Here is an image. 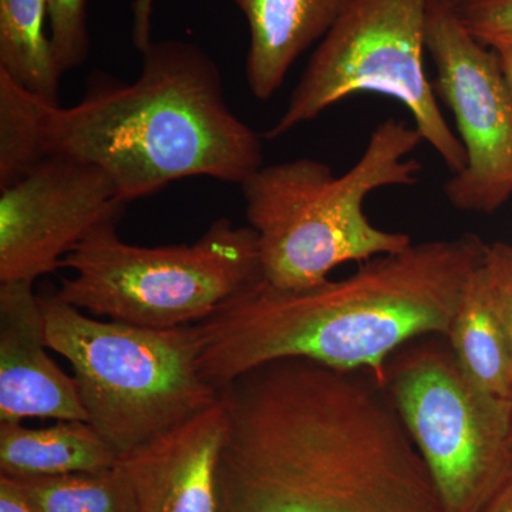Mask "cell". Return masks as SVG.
Here are the masks:
<instances>
[{"label":"cell","instance_id":"obj_1","mask_svg":"<svg viewBox=\"0 0 512 512\" xmlns=\"http://www.w3.org/2000/svg\"><path fill=\"white\" fill-rule=\"evenodd\" d=\"M218 392L228 414L220 512H444L412 437L366 370L275 360Z\"/></svg>","mask_w":512,"mask_h":512},{"label":"cell","instance_id":"obj_2","mask_svg":"<svg viewBox=\"0 0 512 512\" xmlns=\"http://www.w3.org/2000/svg\"><path fill=\"white\" fill-rule=\"evenodd\" d=\"M488 245L480 237L412 244L363 262L342 281L288 291L258 279L197 323L200 369L215 389L282 359L356 372L384 387L390 357L421 336H446Z\"/></svg>","mask_w":512,"mask_h":512},{"label":"cell","instance_id":"obj_3","mask_svg":"<svg viewBox=\"0 0 512 512\" xmlns=\"http://www.w3.org/2000/svg\"><path fill=\"white\" fill-rule=\"evenodd\" d=\"M130 84H96L74 106L42 101L47 157L96 165L124 204L191 177L241 185L264 165L261 136L229 107L218 64L195 43L144 50Z\"/></svg>","mask_w":512,"mask_h":512},{"label":"cell","instance_id":"obj_4","mask_svg":"<svg viewBox=\"0 0 512 512\" xmlns=\"http://www.w3.org/2000/svg\"><path fill=\"white\" fill-rule=\"evenodd\" d=\"M421 143L416 127L389 119L339 177L312 158L262 165L241 184L248 225L258 235L262 279L299 291L329 281L330 272L346 262L409 248L410 235L375 227L363 207L380 188L419 183L423 167L409 156Z\"/></svg>","mask_w":512,"mask_h":512},{"label":"cell","instance_id":"obj_5","mask_svg":"<svg viewBox=\"0 0 512 512\" xmlns=\"http://www.w3.org/2000/svg\"><path fill=\"white\" fill-rule=\"evenodd\" d=\"M39 303L47 346L72 366L87 423L119 460L220 399L202 376L195 325L150 329L93 319L56 292L39 295Z\"/></svg>","mask_w":512,"mask_h":512},{"label":"cell","instance_id":"obj_6","mask_svg":"<svg viewBox=\"0 0 512 512\" xmlns=\"http://www.w3.org/2000/svg\"><path fill=\"white\" fill-rule=\"evenodd\" d=\"M109 221L62 261L56 295L80 311L150 329L197 325L262 278L258 235L220 218L194 244L138 247Z\"/></svg>","mask_w":512,"mask_h":512},{"label":"cell","instance_id":"obj_7","mask_svg":"<svg viewBox=\"0 0 512 512\" xmlns=\"http://www.w3.org/2000/svg\"><path fill=\"white\" fill-rule=\"evenodd\" d=\"M424 338L390 357L384 390L444 512H478L512 471V400L478 387L448 343Z\"/></svg>","mask_w":512,"mask_h":512},{"label":"cell","instance_id":"obj_8","mask_svg":"<svg viewBox=\"0 0 512 512\" xmlns=\"http://www.w3.org/2000/svg\"><path fill=\"white\" fill-rule=\"evenodd\" d=\"M429 0H353L306 64L268 138L315 120L346 97L373 93L399 101L423 141L457 174L466 150L441 113L424 72Z\"/></svg>","mask_w":512,"mask_h":512},{"label":"cell","instance_id":"obj_9","mask_svg":"<svg viewBox=\"0 0 512 512\" xmlns=\"http://www.w3.org/2000/svg\"><path fill=\"white\" fill-rule=\"evenodd\" d=\"M426 52L434 93L453 113L467 157L444 195L458 211L494 214L512 197V93L498 57L460 25L447 0H429Z\"/></svg>","mask_w":512,"mask_h":512},{"label":"cell","instance_id":"obj_10","mask_svg":"<svg viewBox=\"0 0 512 512\" xmlns=\"http://www.w3.org/2000/svg\"><path fill=\"white\" fill-rule=\"evenodd\" d=\"M126 205L96 165L47 157L0 188V284L53 274L90 232L119 221Z\"/></svg>","mask_w":512,"mask_h":512},{"label":"cell","instance_id":"obj_11","mask_svg":"<svg viewBox=\"0 0 512 512\" xmlns=\"http://www.w3.org/2000/svg\"><path fill=\"white\" fill-rule=\"evenodd\" d=\"M228 433L222 399L120 458L136 512H220V464Z\"/></svg>","mask_w":512,"mask_h":512},{"label":"cell","instance_id":"obj_12","mask_svg":"<svg viewBox=\"0 0 512 512\" xmlns=\"http://www.w3.org/2000/svg\"><path fill=\"white\" fill-rule=\"evenodd\" d=\"M47 349L45 318L33 284H0V421H87L79 383Z\"/></svg>","mask_w":512,"mask_h":512},{"label":"cell","instance_id":"obj_13","mask_svg":"<svg viewBox=\"0 0 512 512\" xmlns=\"http://www.w3.org/2000/svg\"><path fill=\"white\" fill-rule=\"evenodd\" d=\"M247 19L245 79L255 99H272L302 53L323 39L353 0H232Z\"/></svg>","mask_w":512,"mask_h":512},{"label":"cell","instance_id":"obj_14","mask_svg":"<svg viewBox=\"0 0 512 512\" xmlns=\"http://www.w3.org/2000/svg\"><path fill=\"white\" fill-rule=\"evenodd\" d=\"M119 457L87 421H56L28 429L22 421H0V476L55 477L111 470Z\"/></svg>","mask_w":512,"mask_h":512},{"label":"cell","instance_id":"obj_15","mask_svg":"<svg viewBox=\"0 0 512 512\" xmlns=\"http://www.w3.org/2000/svg\"><path fill=\"white\" fill-rule=\"evenodd\" d=\"M444 338L458 365L478 387L512 399L510 343L495 309L484 261L468 281Z\"/></svg>","mask_w":512,"mask_h":512},{"label":"cell","instance_id":"obj_16","mask_svg":"<svg viewBox=\"0 0 512 512\" xmlns=\"http://www.w3.org/2000/svg\"><path fill=\"white\" fill-rule=\"evenodd\" d=\"M47 0H0V70L49 103L59 104L62 70L45 23Z\"/></svg>","mask_w":512,"mask_h":512},{"label":"cell","instance_id":"obj_17","mask_svg":"<svg viewBox=\"0 0 512 512\" xmlns=\"http://www.w3.org/2000/svg\"><path fill=\"white\" fill-rule=\"evenodd\" d=\"M35 512H136L123 468L55 477L10 478Z\"/></svg>","mask_w":512,"mask_h":512},{"label":"cell","instance_id":"obj_18","mask_svg":"<svg viewBox=\"0 0 512 512\" xmlns=\"http://www.w3.org/2000/svg\"><path fill=\"white\" fill-rule=\"evenodd\" d=\"M42 101L0 70V188L22 180L47 158Z\"/></svg>","mask_w":512,"mask_h":512},{"label":"cell","instance_id":"obj_19","mask_svg":"<svg viewBox=\"0 0 512 512\" xmlns=\"http://www.w3.org/2000/svg\"><path fill=\"white\" fill-rule=\"evenodd\" d=\"M50 42L63 73L82 66L90 55L87 0H47Z\"/></svg>","mask_w":512,"mask_h":512},{"label":"cell","instance_id":"obj_20","mask_svg":"<svg viewBox=\"0 0 512 512\" xmlns=\"http://www.w3.org/2000/svg\"><path fill=\"white\" fill-rule=\"evenodd\" d=\"M460 25L487 47L512 43V0H447Z\"/></svg>","mask_w":512,"mask_h":512},{"label":"cell","instance_id":"obj_21","mask_svg":"<svg viewBox=\"0 0 512 512\" xmlns=\"http://www.w3.org/2000/svg\"><path fill=\"white\" fill-rule=\"evenodd\" d=\"M484 269L512 353V248L501 242L488 245Z\"/></svg>","mask_w":512,"mask_h":512},{"label":"cell","instance_id":"obj_22","mask_svg":"<svg viewBox=\"0 0 512 512\" xmlns=\"http://www.w3.org/2000/svg\"><path fill=\"white\" fill-rule=\"evenodd\" d=\"M156 0H134L131 5V42L138 52L143 53L153 43L151 22H153Z\"/></svg>","mask_w":512,"mask_h":512},{"label":"cell","instance_id":"obj_23","mask_svg":"<svg viewBox=\"0 0 512 512\" xmlns=\"http://www.w3.org/2000/svg\"><path fill=\"white\" fill-rule=\"evenodd\" d=\"M0 512H35L18 487L5 476H0Z\"/></svg>","mask_w":512,"mask_h":512},{"label":"cell","instance_id":"obj_24","mask_svg":"<svg viewBox=\"0 0 512 512\" xmlns=\"http://www.w3.org/2000/svg\"><path fill=\"white\" fill-rule=\"evenodd\" d=\"M478 512H512V471Z\"/></svg>","mask_w":512,"mask_h":512},{"label":"cell","instance_id":"obj_25","mask_svg":"<svg viewBox=\"0 0 512 512\" xmlns=\"http://www.w3.org/2000/svg\"><path fill=\"white\" fill-rule=\"evenodd\" d=\"M500 62L501 70H503L505 80H507L508 87L512 93V43H503L491 47Z\"/></svg>","mask_w":512,"mask_h":512},{"label":"cell","instance_id":"obj_26","mask_svg":"<svg viewBox=\"0 0 512 512\" xmlns=\"http://www.w3.org/2000/svg\"><path fill=\"white\" fill-rule=\"evenodd\" d=\"M512 400V399H511Z\"/></svg>","mask_w":512,"mask_h":512}]
</instances>
